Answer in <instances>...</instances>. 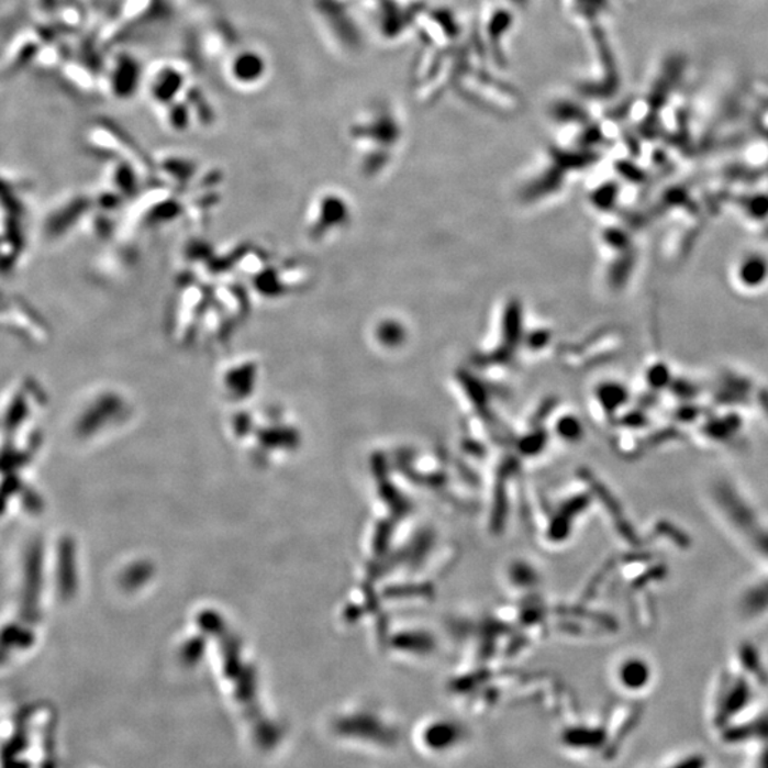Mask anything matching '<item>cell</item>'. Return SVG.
<instances>
[{
    "instance_id": "6da1fadb",
    "label": "cell",
    "mask_w": 768,
    "mask_h": 768,
    "mask_svg": "<svg viewBox=\"0 0 768 768\" xmlns=\"http://www.w3.org/2000/svg\"><path fill=\"white\" fill-rule=\"evenodd\" d=\"M309 13L327 45L340 55H355L364 46L355 0H307Z\"/></svg>"
},
{
    "instance_id": "7a4b0ae2",
    "label": "cell",
    "mask_w": 768,
    "mask_h": 768,
    "mask_svg": "<svg viewBox=\"0 0 768 768\" xmlns=\"http://www.w3.org/2000/svg\"><path fill=\"white\" fill-rule=\"evenodd\" d=\"M355 4L380 42L396 43L415 32L428 0H355Z\"/></svg>"
},
{
    "instance_id": "3957f363",
    "label": "cell",
    "mask_w": 768,
    "mask_h": 768,
    "mask_svg": "<svg viewBox=\"0 0 768 768\" xmlns=\"http://www.w3.org/2000/svg\"><path fill=\"white\" fill-rule=\"evenodd\" d=\"M191 85L190 71L178 62H159L146 71L143 90L158 108L180 100Z\"/></svg>"
},
{
    "instance_id": "277c9868",
    "label": "cell",
    "mask_w": 768,
    "mask_h": 768,
    "mask_svg": "<svg viewBox=\"0 0 768 768\" xmlns=\"http://www.w3.org/2000/svg\"><path fill=\"white\" fill-rule=\"evenodd\" d=\"M269 75V60L263 51L255 46H240L225 57L224 76L235 89H258Z\"/></svg>"
},
{
    "instance_id": "5b68a950",
    "label": "cell",
    "mask_w": 768,
    "mask_h": 768,
    "mask_svg": "<svg viewBox=\"0 0 768 768\" xmlns=\"http://www.w3.org/2000/svg\"><path fill=\"white\" fill-rule=\"evenodd\" d=\"M144 77L146 71L137 57L127 52L119 53L108 70L109 91L120 100L134 98L144 87Z\"/></svg>"
},
{
    "instance_id": "8992f818",
    "label": "cell",
    "mask_w": 768,
    "mask_h": 768,
    "mask_svg": "<svg viewBox=\"0 0 768 768\" xmlns=\"http://www.w3.org/2000/svg\"><path fill=\"white\" fill-rule=\"evenodd\" d=\"M706 767V758L700 755H693L683 758L678 765L671 766L669 768H704Z\"/></svg>"
}]
</instances>
